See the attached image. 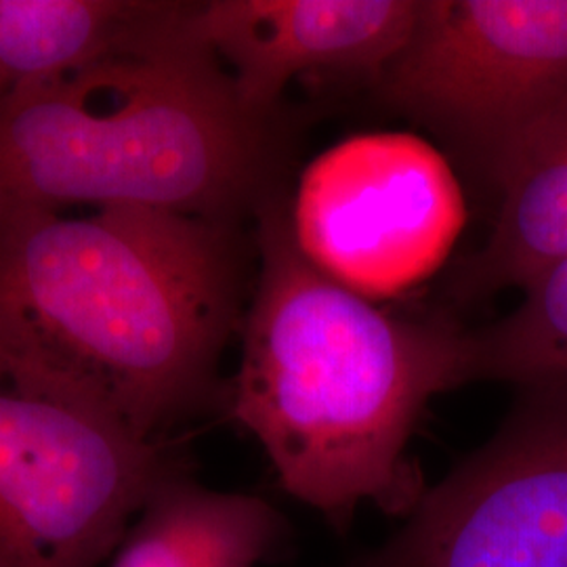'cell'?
Segmentation results:
<instances>
[{
	"label": "cell",
	"mask_w": 567,
	"mask_h": 567,
	"mask_svg": "<svg viewBox=\"0 0 567 567\" xmlns=\"http://www.w3.org/2000/svg\"><path fill=\"white\" fill-rule=\"evenodd\" d=\"M236 224L147 208L0 217V368L156 435L213 395L240 318Z\"/></svg>",
	"instance_id": "obj_1"
},
{
	"label": "cell",
	"mask_w": 567,
	"mask_h": 567,
	"mask_svg": "<svg viewBox=\"0 0 567 567\" xmlns=\"http://www.w3.org/2000/svg\"><path fill=\"white\" fill-rule=\"evenodd\" d=\"M255 215L259 276L231 416L280 486L332 526L362 507L408 517L429 487L408 447L429 402L471 383L468 332L389 316L328 278L295 240L278 189Z\"/></svg>",
	"instance_id": "obj_2"
},
{
	"label": "cell",
	"mask_w": 567,
	"mask_h": 567,
	"mask_svg": "<svg viewBox=\"0 0 567 567\" xmlns=\"http://www.w3.org/2000/svg\"><path fill=\"white\" fill-rule=\"evenodd\" d=\"M182 28L28 89L0 107V217L70 204L236 224L276 192L271 118Z\"/></svg>",
	"instance_id": "obj_3"
},
{
	"label": "cell",
	"mask_w": 567,
	"mask_h": 567,
	"mask_svg": "<svg viewBox=\"0 0 567 567\" xmlns=\"http://www.w3.org/2000/svg\"><path fill=\"white\" fill-rule=\"evenodd\" d=\"M372 84L496 185L567 103V0H421L408 41Z\"/></svg>",
	"instance_id": "obj_4"
},
{
	"label": "cell",
	"mask_w": 567,
	"mask_h": 567,
	"mask_svg": "<svg viewBox=\"0 0 567 567\" xmlns=\"http://www.w3.org/2000/svg\"><path fill=\"white\" fill-rule=\"evenodd\" d=\"M175 475L102 410L0 368V567H97Z\"/></svg>",
	"instance_id": "obj_5"
},
{
	"label": "cell",
	"mask_w": 567,
	"mask_h": 567,
	"mask_svg": "<svg viewBox=\"0 0 567 567\" xmlns=\"http://www.w3.org/2000/svg\"><path fill=\"white\" fill-rule=\"evenodd\" d=\"M288 215L311 264L379 299L440 269L465 227V198L433 145L410 133H370L309 164Z\"/></svg>",
	"instance_id": "obj_6"
},
{
	"label": "cell",
	"mask_w": 567,
	"mask_h": 567,
	"mask_svg": "<svg viewBox=\"0 0 567 567\" xmlns=\"http://www.w3.org/2000/svg\"><path fill=\"white\" fill-rule=\"evenodd\" d=\"M353 567H567V386L519 391L489 442Z\"/></svg>",
	"instance_id": "obj_7"
},
{
	"label": "cell",
	"mask_w": 567,
	"mask_h": 567,
	"mask_svg": "<svg viewBox=\"0 0 567 567\" xmlns=\"http://www.w3.org/2000/svg\"><path fill=\"white\" fill-rule=\"evenodd\" d=\"M421 0H208L196 32L224 63L240 102L274 118L305 74L374 82L408 41Z\"/></svg>",
	"instance_id": "obj_8"
},
{
	"label": "cell",
	"mask_w": 567,
	"mask_h": 567,
	"mask_svg": "<svg viewBox=\"0 0 567 567\" xmlns=\"http://www.w3.org/2000/svg\"><path fill=\"white\" fill-rule=\"evenodd\" d=\"M194 2L0 0V107L28 89L142 49L182 28Z\"/></svg>",
	"instance_id": "obj_9"
},
{
	"label": "cell",
	"mask_w": 567,
	"mask_h": 567,
	"mask_svg": "<svg viewBox=\"0 0 567 567\" xmlns=\"http://www.w3.org/2000/svg\"><path fill=\"white\" fill-rule=\"evenodd\" d=\"M267 501L171 475L128 527L110 567H259L286 543Z\"/></svg>",
	"instance_id": "obj_10"
},
{
	"label": "cell",
	"mask_w": 567,
	"mask_h": 567,
	"mask_svg": "<svg viewBox=\"0 0 567 567\" xmlns=\"http://www.w3.org/2000/svg\"><path fill=\"white\" fill-rule=\"evenodd\" d=\"M494 187V227L461 276L466 297L522 288L567 259V103L534 131Z\"/></svg>",
	"instance_id": "obj_11"
},
{
	"label": "cell",
	"mask_w": 567,
	"mask_h": 567,
	"mask_svg": "<svg viewBox=\"0 0 567 567\" xmlns=\"http://www.w3.org/2000/svg\"><path fill=\"white\" fill-rule=\"evenodd\" d=\"M519 305L503 320L468 332L471 383L517 391L567 386V259L519 288Z\"/></svg>",
	"instance_id": "obj_12"
}]
</instances>
